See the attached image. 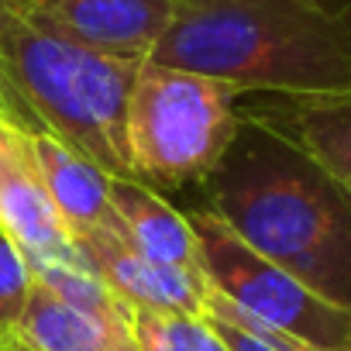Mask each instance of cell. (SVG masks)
Here are the masks:
<instances>
[{"label":"cell","mask_w":351,"mask_h":351,"mask_svg":"<svg viewBox=\"0 0 351 351\" xmlns=\"http://www.w3.org/2000/svg\"><path fill=\"white\" fill-rule=\"evenodd\" d=\"M152 62L224 80L241 93H344L351 0H176Z\"/></svg>","instance_id":"6da1fadb"},{"label":"cell","mask_w":351,"mask_h":351,"mask_svg":"<svg viewBox=\"0 0 351 351\" xmlns=\"http://www.w3.org/2000/svg\"><path fill=\"white\" fill-rule=\"evenodd\" d=\"M252 131L210 176V210L262 258L351 310V193L282 138Z\"/></svg>","instance_id":"7a4b0ae2"},{"label":"cell","mask_w":351,"mask_h":351,"mask_svg":"<svg viewBox=\"0 0 351 351\" xmlns=\"http://www.w3.org/2000/svg\"><path fill=\"white\" fill-rule=\"evenodd\" d=\"M145 59L90 49L18 11L4 35V69L42 131L117 180H134L128 158V100Z\"/></svg>","instance_id":"3957f363"},{"label":"cell","mask_w":351,"mask_h":351,"mask_svg":"<svg viewBox=\"0 0 351 351\" xmlns=\"http://www.w3.org/2000/svg\"><path fill=\"white\" fill-rule=\"evenodd\" d=\"M245 93L224 80L145 59L128 100V158L152 190L204 183L234 148Z\"/></svg>","instance_id":"277c9868"},{"label":"cell","mask_w":351,"mask_h":351,"mask_svg":"<svg viewBox=\"0 0 351 351\" xmlns=\"http://www.w3.org/2000/svg\"><path fill=\"white\" fill-rule=\"evenodd\" d=\"M210 286L245 317L324 351H351V310L317 296L286 269L248 248L210 207L186 214Z\"/></svg>","instance_id":"5b68a950"},{"label":"cell","mask_w":351,"mask_h":351,"mask_svg":"<svg viewBox=\"0 0 351 351\" xmlns=\"http://www.w3.org/2000/svg\"><path fill=\"white\" fill-rule=\"evenodd\" d=\"M0 231L25 258L35 262H69L83 265V252L56 210L42 169L32 148V131L0 114Z\"/></svg>","instance_id":"8992f818"},{"label":"cell","mask_w":351,"mask_h":351,"mask_svg":"<svg viewBox=\"0 0 351 351\" xmlns=\"http://www.w3.org/2000/svg\"><path fill=\"white\" fill-rule=\"evenodd\" d=\"M86 265L134 310L152 313H200L207 317L210 303V279L204 269H176L145 258L134 252L117 228L86 231L76 238Z\"/></svg>","instance_id":"52a82bcc"},{"label":"cell","mask_w":351,"mask_h":351,"mask_svg":"<svg viewBox=\"0 0 351 351\" xmlns=\"http://www.w3.org/2000/svg\"><path fill=\"white\" fill-rule=\"evenodd\" d=\"M25 14L90 49L152 59L172 25L176 0H32Z\"/></svg>","instance_id":"ba28073f"},{"label":"cell","mask_w":351,"mask_h":351,"mask_svg":"<svg viewBox=\"0 0 351 351\" xmlns=\"http://www.w3.org/2000/svg\"><path fill=\"white\" fill-rule=\"evenodd\" d=\"M248 121L306 155L330 180L351 190V90L313 97H276L248 110Z\"/></svg>","instance_id":"9c48e42d"},{"label":"cell","mask_w":351,"mask_h":351,"mask_svg":"<svg viewBox=\"0 0 351 351\" xmlns=\"http://www.w3.org/2000/svg\"><path fill=\"white\" fill-rule=\"evenodd\" d=\"M110 207L121 238L152 262L176 269H204L200 241L183 210L138 180H110Z\"/></svg>","instance_id":"30bf717a"},{"label":"cell","mask_w":351,"mask_h":351,"mask_svg":"<svg viewBox=\"0 0 351 351\" xmlns=\"http://www.w3.org/2000/svg\"><path fill=\"white\" fill-rule=\"evenodd\" d=\"M32 148H35V158L42 169L45 190H49L56 210L62 214V221L69 224L73 238H80L86 231L117 228V217L110 207V180H114L110 172H104L97 162L83 158L76 148H69L66 141H59L49 131H35Z\"/></svg>","instance_id":"8fae6325"},{"label":"cell","mask_w":351,"mask_h":351,"mask_svg":"<svg viewBox=\"0 0 351 351\" xmlns=\"http://www.w3.org/2000/svg\"><path fill=\"white\" fill-rule=\"evenodd\" d=\"M14 341L35 351H138L131 327H117L86 310L69 306L38 279L14 330Z\"/></svg>","instance_id":"7c38bea8"},{"label":"cell","mask_w":351,"mask_h":351,"mask_svg":"<svg viewBox=\"0 0 351 351\" xmlns=\"http://www.w3.org/2000/svg\"><path fill=\"white\" fill-rule=\"evenodd\" d=\"M35 279L52 289L59 300H66L69 306L76 310H86L107 324H117V327H128V317H131V306L114 296V289L83 262V265H69V262H35L32 265Z\"/></svg>","instance_id":"4fadbf2b"},{"label":"cell","mask_w":351,"mask_h":351,"mask_svg":"<svg viewBox=\"0 0 351 351\" xmlns=\"http://www.w3.org/2000/svg\"><path fill=\"white\" fill-rule=\"evenodd\" d=\"M128 327L138 351H228L210 317L200 313H152L131 306Z\"/></svg>","instance_id":"5bb4252c"},{"label":"cell","mask_w":351,"mask_h":351,"mask_svg":"<svg viewBox=\"0 0 351 351\" xmlns=\"http://www.w3.org/2000/svg\"><path fill=\"white\" fill-rule=\"evenodd\" d=\"M35 289V272L32 262L25 258V252L0 231V330L11 334L21 324V313L32 300Z\"/></svg>","instance_id":"9a60e30c"},{"label":"cell","mask_w":351,"mask_h":351,"mask_svg":"<svg viewBox=\"0 0 351 351\" xmlns=\"http://www.w3.org/2000/svg\"><path fill=\"white\" fill-rule=\"evenodd\" d=\"M18 11H21V8L14 4V0H0V114L35 134V131H42V124H38L35 110L25 104V97L14 90V83H11V76H8V69H4V35H8V25L14 21Z\"/></svg>","instance_id":"2e32d148"},{"label":"cell","mask_w":351,"mask_h":351,"mask_svg":"<svg viewBox=\"0 0 351 351\" xmlns=\"http://www.w3.org/2000/svg\"><path fill=\"white\" fill-rule=\"evenodd\" d=\"M207 313H224V317H231V320H238V324H245L248 330H255V334H262L265 341H272L276 348H282V351H324V348H313V344H303V341H296V337H286V334H279V330H272V327H265V324H258V320H252V317H245L228 296H221L217 289L210 293V303H207Z\"/></svg>","instance_id":"e0dca14e"},{"label":"cell","mask_w":351,"mask_h":351,"mask_svg":"<svg viewBox=\"0 0 351 351\" xmlns=\"http://www.w3.org/2000/svg\"><path fill=\"white\" fill-rule=\"evenodd\" d=\"M207 317H210L214 330L224 337L228 351H282V348H276L272 341H265L262 334L248 330L245 324H238V320H231V317H224V313H207Z\"/></svg>","instance_id":"ac0fdd59"},{"label":"cell","mask_w":351,"mask_h":351,"mask_svg":"<svg viewBox=\"0 0 351 351\" xmlns=\"http://www.w3.org/2000/svg\"><path fill=\"white\" fill-rule=\"evenodd\" d=\"M11 341H14L11 334H4V330H0V351H11Z\"/></svg>","instance_id":"d6986e66"},{"label":"cell","mask_w":351,"mask_h":351,"mask_svg":"<svg viewBox=\"0 0 351 351\" xmlns=\"http://www.w3.org/2000/svg\"><path fill=\"white\" fill-rule=\"evenodd\" d=\"M11 351H35V348H28V344H21V341H11Z\"/></svg>","instance_id":"ffe728a7"},{"label":"cell","mask_w":351,"mask_h":351,"mask_svg":"<svg viewBox=\"0 0 351 351\" xmlns=\"http://www.w3.org/2000/svg\"><path fill=\"white\" fill-rule=\"evenodd\" d=\"M14 4H18V8H21V11H25V8H28V4H32V0H14Z\"/></svg>","instance_id":"44dd1931"},{"label":"cell","mask_w":351,"mask_h":351,"mask_svg":"<svg viewBox=\"0 0 351 351\" xmlns=\"http://www.w3.org/2000/svg\"><path fill=\"white\" fill-rule=\"evenodd\" d=\"M348 193H351V190H348Z\"/></svg>","instance_id":"7402d4cb"}]
</instances>
